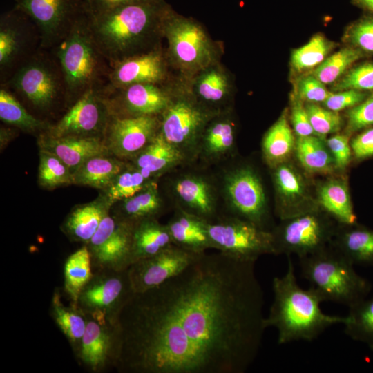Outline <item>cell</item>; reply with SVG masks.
Returning <instances> with one entry per match:
<instances>
[{
    "instance_id": "6da1fadb",
    "label": "cell",
    "mask_w": 373,
    "mask_h": 373,
    "mask_svg": "<svg viewBox=\"0 0 373 373\" xmlns=\"http://www.w3.org/2000/svg\"><path fill=\"white\" fill-rule=\"evenodd\" d=\"M255 262L201 254L182 273L135 292L116 322L121 373H244L266 327Z\"/></svg>"
},
{
    "instance_id": "7a4b0ae2",
    "label": "cell",
    "mask_w": 373,
    "mask_h": 373,
    "mask_svg": "<svg viewBox=\"0 0 373 373\" xmlns=\"http://www.w3.org/2000/svg\"><path fill=\"white\" fill-rule=\"evenodd\" d=\"M171 6L166 1L136 3L89 15L93 37L111 66L163 46V22Z\"/></svg>"
},
{
    "instance_id": "3957f363",
    "label": "cell",
    "mask_w": 373,
    "mask_h": 373,
    "mask_svg": "<svg viewBox=\"0 0 373 373\" xmlns=\"http://www.w3.org/2000/svg\"><path fill=\"white\" fill-rule=\"evenodd\" d=\"M274 300L265 318L266 328L278 332V343L292 341H312L327 328L345 324L347 316L324 314L320 305L321 297L312 287L303 289L297 283L295 269L290 258L286 273L272 281Z\"/></svg>"
},
{
    "instance_id": "277c9868",
    "label": "cell",
    "mask_w": 373,
    "mask_h": 373,
    "mask_svg": "<svg viewBox=\"0 0 373 373\" xmlns=\"http://www.w3.org/2000/svg\"><path fill=\"white\" fill-rule=\"evenodd\" d=\"M89 19V13L79 19L66 37L50 49L65 78L67 109L86 93L104 89L109 83L111 66L95 41Z\"/></svg>"
},
{
    "instance_id": "5b68a950",
    "label": "cell",
    "mask_w": 373,
    "mask_h": 373,
    "mask_svg": "<svg viewBox=\"0 0 373 373\" xmlns=\"http://www.w3.org/2000/svg\"><path fill=\"white\" fill-rule=\"evenodd\" d=\"M162 29L169 60L182 80L188 82L205 67L221 61L223 44L212 39L197 19L180 15L171 6Z\"/></svg>"
},
{
    "instance_id": "8992f818",
    "label": "cell",
    "mask_w": 373,
    "mask_h": 373,
    "mask_svg": "<svg viewBox=\"0 0 373 373\" xmlns=\"http://www.w3.org/2000/svg\"><path fill=\"white\" fill-rule=\"evenodd\" d=\"M0 86L8 90L30 113L32 110L48 116L61 106L67 111L65 78L50 50L41 48Z\"/></svg>"
},
{
    "instance_id": "52a82bcc",
    "label": "cell",
    "mask_w": 373,
    "mask_h": 373,
    "mask_svg": "<svg viewBox=\"0 0 373 373\" xmlns=\"http://www.w3.org/2000/svg\"><path fill=\"white\" fill-rule=\"evenodd\" d=\"M300 272L323 301L352 307L365 298L370 283L356 273L354 265L330 244L299 258Z\"/></svg>"
},
{
    "instance_id": "ba28073f",
    "label": "cell",
    "mask_w": 373,
    "mask_h": 373,
    "mask_svg": "<svg viewBox=\"0 0 373 373\" xmlns=\"http://www.w3.org/2000/svg\"><path fill=\"white\" fill-rule=\"evenodd\" d=\"M218 114L200 104L186 82L179 79L174 85L170 103L160 115L159 133L187 160L191 159L199 152L206 126Z\"/></svg>"
},
{
    "instance_id": "9c48e42d",
    "label": "cell",
    "mask_w": 373,
    "mask_h": 373,
    "mask_svg": "<svg viewBox=\"0 0 373 373\" xmlns=\"http://www.w3.org/2000/svg\"><path fill=\"white\" fill-rule=\"evenodd\" d=\"M334 220L321 209L281 220L273 229L275 255L303 258L328 246L336 231Z\"/></svg>"
},
{
    "instance_id": "30bf717a",
    "label": "cell",
    "mask_w": 373,
    "mask_h": 373,
    "mask_svg": "<svg viewBox=\"0 0 373 373\" xmlns=\"http://www.w3.org/2000/svg\"><path fill=\"white\" fill-rule=\"evenodd\" d=\"M211 248L241 261L256 262L265 254H274L271 231L236 216L208 222Z\"/></svg>"
},
{
    "instance_id": "8fae6325",
    "label": "cell",
    "mask_w": 373,
    "mask_h": 373,
    "mask_svg": "<svg viewBox=\"0 0 373 373\" xmlns=\"http://www.w3.org/2000/svg\"><path fill=\"white\" fill-rule=\"evenodd\" d=\"M128 269L93 271L78 296L76 307L85 315L115 325L122 309L135 293Z\"/></svg>"
},
{
    "instance_id": "7c38bea8",
    "label": "cell",
    "mask_w": 373,
    "mask_h": 373,
    "mask_svg": "<svg viewBox=\"0 0 373 373\" xmlns=\"http://www.w3.org/2000/svg\"><path fill=\"white\" fill-rule=\"evenodd\" d=\"M34 21L15 6L0 16V84L6 82L41 48Z\"/></svg>"
},
{
    "instance_id": "4fadbf2b",
    "label": "cell",
    "mask_w": 373,
    "mask_h": 373,
    "mask_svg": "<svg viewBox=\"0 0 373 373\" xmlns=\"http://www.w3.org/2000/svg\"><path fill=\"white\" fill-rule=\"evenodd\" d=\"M15 6L37 26L41 47L51 49L68 33L75 23L89 13L86 0H16Z\"/></svg>"
},
{
    "instance_id": "5bb4252c",
    "label": "cell",
    "mask_w": 373,
    "mask_h": 373,
    "mask_svg": "<svg viewBox=\"0 0 373 373\" xmlns=\"http://www.w3.org/2000/svg\"><path fill=\"white\" fill-rule=\"evenodd\" d=\"M112 113L103 89L84 94L44 133L54 137H84L104 140Z\"/></svg>"
},
{
    "instance_id": "9a60e30c",
    "label": "cell",
    "mask_w": 373,
    "mask_h": 373,
    "mask_svg": "<svg viewBox=\"0 0 373 373\" xmlns=\"http://www.w3.org/2000/svg\"><path fill=\"white\" fill-rule=\"evenodd\" d=\"M133 223L106 215L85 244L90 254L93 270L128 269L131 265Z\"/></svg>"
},
{
    "instance_id": "2e32d148",
    "label": "cell",
    "mask_w": 373,
    "mask_h": 373,
    "mask_svg": "<svg viewBox=\"0 0 373 373\" xmlns=\"http://www.w3.org/2000/svg\"><path fill=\"white\" fill-rule=\"evenodd\" d=\"M224 191L236 217L268 228L269 213L265 191L256 172L249 166L237 168L224 179Z\"/></svg>"
},
{
    "instance_id": "e0dca14e",
    "label": "cell",
    "mask_w": 373,
    "mask_h": 373,
    "mask_svg": "<svg viewBox=\"0 0 373 373\" xmlns=\"http://www.w3.org/2000/svg\"><path fill=\"white\" fill-rule=\"evenodd\" d=\"M178 79L168 85L135 84L119 88L106 86L103 92L113 116L160 115L170 103Z\"/></svg>"
},
{
    "instance_id": "ac0fdd59",
    "label": "cell",
    "mask_w": 373,
    "mask_h": 373,
    "mask_svg": "<svg viewBox=\"0 0 373 373\" xmlns=\"http://www.w3.org/2000/svg\"><path fill=\"white\" fill-rule=\"evenodd\" d=\"M178 79L180 78L173 70L163 45L113 64L107 86L119 88L135 84L168 85Z\"/></svg>"
},
{
    "instance_id": "d6986e66",
    "label": "cell",
    "mask_w": 373,
    "mask_h": 373,
    "mask_svg": "<svg viewBox=\"0 0 373 373\" xmlns=\"http://www.w3.org/2000/svg\"><path fill=\"white\" fill-rule=\"evenodd\" d=\"M160 128V115L112 116L104 141L111 155L132 159L157 135Z\"/></svg>"
},
{
    "instance_id": "ffe728a7",
    "label": "cell",
    "mask_w": 373,
    "mask_h": 373,
    "mask_svg": "<svg viewBox=\"0 0 373 373\" xmlns=\"http://www.w3.org/2000/svg\"><path fill=\"white\" fill-rule=\"evenodd\" d=\"M201 254L172 245L158 254L131 264L128 275L135 292L157 287L182 273Z\"/></svg>"
},
{
    "instance_id": "44dd1931",
    "label": "cell",
    "mask_w": 373,
    "mask_h": 373,
    "mask_svg": "<svg viewBox=\"0 0 373 373\" xmlns=\"http://www.w3.org/2000/svg\"><path fill=\"white\" fill-rule=\"evenodd\" d=\"M272 170L276 211L280 220L321 209L307 180L290 160Z\"/></svg>"
},
{
    "instance_id": "7402d4cb",
    "label": "cell",
    "mask_w": 373,
    "mask_h": 373,
    "mask_svg": "<svg viewBox=\"0 0 373 373\" xmlns=\"http://www.w3.org/2000/svg\"><path fill=\"white\" fill-rule=\"evenodd\" d=\"M87 323L76 358L92 372L115 366L118 338L116 325L105 320L85 315Z\"/></svg>"
},
{
    "instance_id": "603a6c76",
    "label": "cell",
    "mask_w": 373,
    "mask_h": 373,
    "mask_svg": "<svg viewBox=\"0 0 373 373\" xmlns=\"http://www.w3.org/2000/svg\"><path fill=\"white\" fill-rule=\"evenodd\" d=\"M185 82L194 97L209 109L218 113L231 111L234 82L221 61L209 65Z\"/></svg>"
},
{
    "instance_id": "cb8c5ba5",
    "label": "cell",
    "mask_w": 373,
    "mask_h": 373,
    "mask_svg": "<svg viewBox=\"0 0 373 373\" xmlns=\"http://www.w3.org/2000/svg\"><path fill=\"white\" fill-rule=\"evenodd\" d=\"M39 149L47 151L62 160L73 172L87 160L111 154L104 141L98 137H54L44 133L38 135Z\"/></svg>"
},
{
    "instance_id": "d4e9b609",
    "label": "cell",
    "mask_w": 373,
    "mask_h": 373,
    "mask_svg": "<svg viewBox=\"0 0 373 373\" xmlns=\"http://www.w3.org/2000/svg\"><path fill=\"white\" fill-rule=\"evenodd\" d=\"M173 188L182 210L209 222L215 220L216 198L207 180L196 175H185L176 180Z\"/></svg>"
},
{
    "instance_id": "484cf974",
    "label": "cell",
    "mask_w": 373,
    "mask_h": 373,
    "mask_svg": "<svg viewBox=\"0 0 373 373\" xmlns=\"http://www.w3.org/2000/svg\"><path fill=\"white\" fill-rule=\"evenodd\" d=\"M133 164L149 180L186 162V156L168 142L159 133L157 135L133 158Z\"/></svg>"
},
{
    "instance_id": "4316f807",
    "label": "cell",
    "mask_w": 373,
    "mask_h": 373,
    "mask_svg": "<svg viewBox=\"0 0 373 373\" xmlns=\"http://www.w3.org/2000/svg\"><path fill=\"white\" fill-rule=\"evenodd\" d=\"M315 194L320 209L338 224L357 223L346 179L328 178L317 185Z\"/></svg>"
},
{
    "instance_id": "83f0119b",
    "label": "cell",
    "mask_w": 373,
    "mask_h": 373,
    "mask_svg": "<svg viewBox=\"0 0 373 373\" xmlns=\"http://www.w3.org/2000/svg\"><path fill=\"white\" fill-rule=\"evenodd\" d=\"M207 220L180 209L166 226L173 245L193 252L202 254L211 248Z\"/></svg>"
},
{
    "instance_id": "f1b7e54d",
    "label": "cell",
    "mask_w": 373,
    "mask_h": 373,
    "mask_svg": "<svg viewBox=\"0 0 373 373\" xmlns=\"http://www.w3.org/2000/svg\"><path fill=\"white\" fill-rule=\"evenodd\" d=\"M102 194L95 200L73 209L61 225L62 231L73 241L86 244L111 207Z\"/></svg>"
},
{
    "instance_id": "f546056e",
    "label": "cell",
    "mask_w": 373,
    "mask_h": 373,
    "mask_svg": "<svg viewBox=\"0 0 373 373\" xmlns=\"http://www.w3.org/2000/svg\"><path fill=\"white\" fill-rule=\"evenodd\" d=\"M330 245L354 265H373V230L357 223L337 226Z\"/></svg>"
},
{
    "instance_id": "4dcf8cb0",
    "label": "cell",
    "mask_w": 373,
    "mask_h": 373,
    "mask_svg": "<svg viewBox=\"0 0 373 373\" xmlns=\"http://www.w3.org/2000/svg\"><path fill=\"white\" fill-rule=\"evenodd\" d=\"M173 244L166 224L154 218L140 220L133 224L131 262L154 256Z\"/></svg>"
},
{
    "instance_id": "1f68e13d",
    "label": "cell",
    "mask_w": 373,
    "mask_h": 373,
    "mask_svg": "<svg viewBox=\"0 0 373 373\" xmlns=\"http://www.w3.org/2000/svg\"><path fill=\"white\" fill-rule=\"evenodd\" d=\"M231 111L218 114L209 122L202 135L198 153L207 159H220L230 153L235 146L236 124Z\"/></svg>"
},
{
    "instance_id": "d6a6232c",
    "label": "cell",
    "mask_w": 373,
    "mask_h": 373,
    "mask_svg": "<svg viewBox=\"0 0 373 373\" xmlns=\"http://www.w3.org/2000/svg\"><path fill=\"white\" fill-rule=\"evenodd\" d=\"M126 166L123 160L111 154L93 157L73 172V184L104 191Z\"/></svg>"
},
{
    "instance_id": "836d02e7",
    "label": "cell",
    "mask_w": 373,
    "mask_h": 373,
    "mask_svg": "<svg viewBox=\"0 0 373 373\" xmlns=\"http://www.w3.org/2000/svg\"><path fill=\"white\" fill-rule=\"evenodd\" d=\"M296 137L284 112L265 134L262 150L267 164L274 167L290 160L295 151Z\"/></svg>"
},
{
    "instance_id": "e575fe53",
    "label": "cell",
    "mask_w": 373,
    "mask_h": 373,
    "mask_svg": "<svg viewBox=\"0 0 373 373\" xmlns=\"http://www.w3.org/2000/svg\"><path fill=\"white\" fill-rule=\"evenodd\" d=\"M294 154L308 173L331 175L337 171L325 139L317 135L297 137Z\"/></svg>"
},
{
    "instance_id": "d590c367",
    "label": "cell",
    "mask_w": 373,
    "mask_h": 373,
    "mask_svg": "<svg viewBox=\"0 0 373 373\" xmlns=\"http://www.w3.org/2000/svg\"><path fill=\"white\" fill-rule=\"evenodd\" d=\"M0 119L8 126L38 135L46 132L52 123L32 113L8 90L0 86Z\"/></svg>"
},
{
    "instance_id": "8d00e7d4",
    "label": "cell",
    "mask_w": 373,
    "mask_h": 373,
    "mask_svg": "<svg viewBox=\"0 0 373 373\" xmlns=\"http://www.w3.org/2000/svg\"><path fill=\"white\" fill-rule=\"evenodd\" d=\"M52 316L57 326L66 336L75 355L77 353L85 332L87 318L77 307L64 305L59 289H56L51 300Z\"/></svg>"
},
{
    "instance_id": "74e56055",
    "label": "cell",
    "mask_w": 373,
    "mask_h": 373,
    "mask_svg": "<svg viewBox=\"0 0 373 373\" xmlns=\"http://www.w3.org/2000/svg\"><path fill=\"white\" fill-rule=\"evenodd\" d=\"M122 202L120 211L115 216L133 224L146 218H156L162 209V201L154 181Z\"/></svg>"
},
{
    "instance_id": "f35d334b",
    "label": "cell",
    "mask_w": 373,
    "mask_h": 373,
    "mask_svg": "<svg viewBox=\"0 0 373 373\" xmlns=\"http://www.w3.org/2000/svg\"><path fill=\"white\" fill-rule=\"evenodd\" d=\"M93 275L90 251L86 245L71 254L64 266V291L76 307L78 296Z\"/></svg>"
},
{
    "instance_id": "ab89813d",
    "label": "cell",
    "mask_w": 373,
    "mask_h": 373,
    "mask_svg": "<svg viewBox=\"0 0 373 373\" xmlns=\"http://www.w3.org/2000/svg\"><path fill=\"white\" fill-rule=\"evenodd\" d=\"M346 316L345 334L352 340L365 344L373 351V296L349 307Z\"/></svg>"
},
{
    "instance_id": "60d3db41",
    "label": "cell",
    "mask_w": 373,
    "mask_h": 373,
    "mask_svg": "<svg viewBox=\"0 0 373 373\" xmlns=\"http://www.w3.org/2000/svg\"><path fill=\"white\" fill-rule=\"evenodd\" d=\"M153 181L146 179L133 165L126 166L103 191V194L113 205L118 201L134 195Z\"/></svg>"
},
{
    "instance_id": "b9f144b4",
    "label": "cell",
    "mask_w": 373,
    "mask_h": 373,
    "mask_svg": "<svg viewBox=\"0 0 373 373\" xmlns=\"http://www.w3.org/2000/svg\"><path fill=\"white\" fill-rule=\"evenodd\" d=\"M38 183L48 189L67 186L73 184V173L57 156L39 149Z\"/></svg>"
},
{
    "instance_id": "7bdbcfd3",
    "label": "cell",
    "mask_w": 373,
    "mask_h": 373,
    "mask_svg": "<svg viewBox=\"0 0 373 373\" xmlns=\"http://www.w3.org/2000/svg\"><path fill=\"white\" fill-rule=\"evenodd\" d=\"M362 56L361 50L358 48H343L325 59L312 75L325 84L335 82Z\"/></svg>"
},
{
    "instance_id": "ee69618b",
    "label": "cell",
    "mask_w": 373,
    "mask_h": 373,
    "mask_svg": "<svg viewBox=\"0 0 373 373\" xmlns=\"http://www.w3.org/2000/svg\"><path fill=\"white\" fill-rule=\"evenodd\" d=\"M332 48L331 41L320 34L316 35L306 44L292 52L291 66L297 72L317 67L325 59Z\"/></svg>"
},
{
    "instance_id": "f6af8a7d",
    "label": "cell",
    "mask_w": 373,
    "mask_h": 373,
    "mask_svg": "<svg viewBox=\"0 0 373 373\" xmlns=\"http://www.w3.org/2000/svg\"><path fill=\"white\" fill-rule=\"evenodd\" d=\"M305 106L317 136L325 139L326 135L336 133L341 130L343 119L338 112L322 107L316 103H305Z\"/></svg>"
},
{
    "instance_id": "bcb514c9",
    "label": "cell",
    "mask_w": 373,
    "mask_h": 373,
    "mask_svg": "<svg viewBox=\"0 0 373 373\" xmlns=\"http://www.w3.org/2000/svg\"><path fill=\"white\" fill-rule=\"evenodd\" d=\"M335 91L347 89L373 90V61L358 65L347 71L333 86Z\"/></svg>"
},
{
    "instance_id": "7dc6e473",
    "label": "cell",
    "mask_w": 373,
    "mask_h": 373,
    "mask_svg": "<svg viewBox=\"0 0 373 373\" xmlns=\"http://www.w3.org/2000/svg\"><path fill=\"white\" fill-rule=\"evenodd\" d=\"M345 134L350 135L360 130L373 126V92L358 105L346 113Z\"/></svg>"
},
{
    "instance_id": "c3c4849f",
    "label": "cell",
    "mask_w": 373,
    "mask_h": 373,
    "mask_svg": "<svg viewBox=\"0 0 373 373\" xmlns=\"http://www.w3.org/2000/svg\"><path fill=\"white\" fill-rule=\"evenodd\" d=\"M325 84L313 75L302 77L298 82L296 96L306 103H323L329 95Z\"/></svg>"
},
{
    "instance_id": "681fc988",
    "label": "cell",
    "mask_w": 373,
    "mask_h": 373,
    "mask_svg": "<svg viewBox=\"0 0 373 373\" xmlns=\"http://www.w3.org/2000/svg\"><path fill=\"white\" fill-rule=\"evenodd\" d=\"M367 96V93L354 89L343 90L338 93L331 92L322 104L327 109L339 112L358 105Z\"/></svg>"
},
{
    "instance_id": "f907efd6",
    "label": "cell",
    "mask_w": 373,
    "mask_h": 373,
    "mask_svg": "<svg viewBox=\"0 0 373 373\" xmlns=\"http://www.w3.org/2000/svg\"><path fill=\"white\" fill-rule=\"evenodd\" d=\"M347 37L356 48L373 52V18L363 19L353 25Z\"/></svg>"
},
{
    "instance_id": "816d5d0a",
    "label": "cell",
    "mask_w": 373,
    "mask_h": 373,
    "mask_svg": "<svg viewBox=\"0 0 373 373\" xmlns=\"http://www.w3.org/2000/svg\"><path fill=\"white\" fill-rule=\"evenodd\" d=\"M349 137L345 133H336L325 140L337 171L345 170L352 160V151Z\"/></svg>"
},
{
    "instance_id": "f5cc1de1",
    "label": "cell",
    "mask_w": 373,
    "mask_h": 373,
    "mask_svg": "<svg viewBox=\"0 0 373 373\" xmlns=\"http://www.w3.org/2000/svg\"><path fill=\"white\" fill-rule=\"evenodd\" d=\"M290 120L297 137L316 135L311 125L304 102L296 95L294 96L291 101Z\"/></svg>"
},
{
    "instance_id": "db71d44e",
    "label": "cell",
    "mask_w": 373,
    "mask_h": 373,
    "mask_svg": "<svg viewBox=\"0 0 373 373\" xmlns=\"http://www.w3.org/2000/svg\"><path fill=\"white\" fill-rule=\"evenodd\" d=\"M352 155L357 160L373 157V126L367 128L350 141Z\"/></svg>"
},
{
    "instance_id": "11a10c76",
    "label": "cell",
    "mask_w": 373,
    "mask_h": 373,
    "mask_svg": "<svg viewBox=\"0 0 373 373\" xmlns=\"http://www.w3.org/2000/svg\"><path fill=\"white\" fill-rule=\"evenodd\" d=\"M88 6L89 15L95 16L104 13L116 7L146 2H160L165 0H86Z\"/></svg>"
},
{
    "instance_id": "9f6ffc18",
    "label": "cell",
    "mask_w": 373,
    "mask_h": 373,
    "mask_svg": "<svg viewBox=\"0 0 373 373\" xmlns=\"http://www.w3.org/2000/svg\"><path fill=\"white\" fill-rule=\"evenodd\" d=\"M356 2L364 8L373 12V0H356Z\"/></svg>"
},
{
    "instance_id": "6f0895ef",
    "label": "cell",
    "mask_w": 373,
    "mask_h": 373,
    "mask_svg": "<svg viewBox=\"0 0 373 373\" xmlns=\"http://www.w3.org/2000/svg\"><path fill=\"white\" fill-rule=\"evenodd\" d=\"M14 1H15L16 0H14Z\"/></svg>"
}]
</instances>
